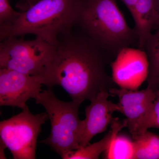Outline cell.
I'll return each instance as SVG.
<instances>
[{"label":"cell","instance_id":"obj_1","mask_svg":"<svg viewBox=\"0 0 159 159\" xmlns=\"http://www.w3.org/2000/svg\"><path fill=\"white\" fill-rule=\"evenodd\" d=\"M54 57L38 77L48 89L59 85L72 100L92 101L116 87L107 67L115 58L81 32L61 34Z\"/></svg>","mask_w":159,"mask_h":159},{"label":"cell","instance_id":"obj_2","mask_svg":"<svg viewBox=\"0 0 159 159\" xmlns=\"http://www.w3.org/2000/svg\"><path fill=\"white\" fill-rule=\"evenodd\" d=\"M80 32L115 58L124 48L139 44L116 0H81L77 21Z\"/></svg>","mask_w":159,"mask_h":159},{"label":"cell","instance_id":"obj_3","mask_svg":"<svg viewBox=\"0 0 159 159\" xmlns=\"http://www.w3.org/2000/svg\"><path fill=\"white\" fill-rule=\"evenodd\" d=\"M81 0H40L11 24L0 25L1 41L33 34L55 47L76 25Z\"/></svg>","mask_w":159,"mask_h":159},{"label":"cell","instance_id":"obj_4","mask_svg":"<svg viewBox=\"0 0 159 159\" xmlns=\"http://www.w3.org/2000/svg\"><path fill=\"white\" fill-rule=\"evenodd\" d=\"M35 99L45 109L51 124L50 136L40 143L49 145L62 158L69 152L78 149L84 129V120L79 117L83 101L60 100L51 89L42 91Z\"/></svg>","mask_w":159,"mask_h":159},{"label":"cell","instance_id":"obj_5","mask_svg":"<svg viewBox=\"0 0 159 159\" xmlns=\"http://www.w3.org/2000/svg\"><path fill=\"white\" fill-rule=\"evenodd\" d=\"M56 47L42 38L10 37L0 43V68L40 77L51 61Z\"/></svg>","mask_w":159,"mask_h":159},{"label":"cell","instance_id":"obj_6","mask_svg":"<svg viewBox=\"0 0 159 159\" xmlns=\"http://www.w3.org/2000/svg\"><path fill=\"white\" fill-rule=\"evenodd\" d=\"M22 111L0 122L1 141L14 159H35L37 138L49 119L45 112L34 115L28 106Z\"/></svg>","mask_w":159,"mask_h":159},{"label":"cell","instance_id":"obj_7","mask_svg":"<svg viewBox=\"0 0 159 159\" xmlns=\"http://www.w3.org/2000/svg\"><path fill=\"white\" fill-rule=\"evenodd\" d=\"M109 93L119 99V112L126 117L133 140L148 130L156 97L153 91L148 88L137 91L116 87Z\"/></svg>","mask_w":159,"mask_h":159},{"label":"cell","instance_id":"obj_8","mask_svg":"<svg viewBox=\"0 0 159 159\" xmlns=\"http://www.w3.org/2000/svg\"><path fill=\"white\" fill-rule=\"evenodd\" d=\"M110 66L112 77L120 88L137 90L147 80L149 61L144 50L127 47L119 51Z\"/></svg>","mask_w":159,"mask_h":159},{"label":"cell","instance_id":"obj_9","mask_svg":"<svg viewBox=\"0 0 159 159\" xmlns=\"http://www.w3.org/2000/svg\"><path fill=\"white\" fill-rule=\"evenodd\" d=\"M42 85L36 76L0 68V106L23 109L42 91Z\"/></svg>","mask_w":159,"mask_h":159},{"label":"cell","instance_id":"obj_10","mask_svg":"<svg viewBox=\"0 0 159 159\" xmlns=\"http://www.w3.org/2000/svg\"><path fill=\"white\" fill-rule=\"evenodd\" d=\"M110 95L107 91L100 92L90 101V105L86 107L84 129L80 147L89 145L96 135L105 131L114 119L113 114L119 111L118 103L108 100Z\"/></svg>","mask_w":159,"mask_h":159},{"label":"cell","instance_id":"obj_11","mask_svg":"<svg viewBox=\"0 0 159 159\" xmlns=\"http://www.w3.org/2000/svg\"><path fill=\"white\" fill-rule=\"evenodd\" d=\"M130 11L139 38L138 48L143 50L154 29L159 27V16L154 0H119Z\"/></svg>","mask_w":159,"mask_h":159},{"label":"cell","instance_id":"obj_12","mask_svg":"<svg viewBox=\"0 0 159 159\" xmlns=\"http://www.w3.org/2000/svg\"><path fill=\"white\" fill-rule=\"evenodd\" d=\"M127 127V120L122 122L118 118H114L111 123V129L99 142L89 144L84 147H79L76 150L71 151L63 157L64 159H97L100 155L109 147L114 137L122 128Z\"/></svg>","mask_w":159,"mask_h":159},{"label":"cell","instance_id":"obj_13","mask_svg":"<svg viewBox=\"0 0 159 159\" xmlns=\"http://www.w3.org/2000/svg\"><path fill=\"white\" fill-rule=\"evenodd\" d=\"M143 50L149 61L147 88L154 91L159 80V29L147 40Z\"/></svg>","mask_w":159,"mask_h":159},{"label":"cell","instance_id":"obj_14","mask_svg":"<svg viewBox=\"0 0 159 159\" xmlns=\"http://www.w3.org/2000/svg\"><path fill=\"white\" fill-rule=\"evenodd\" d=\"M134 159H159V136L148 131L134 139Z\"/></svg>","mask_w":159,"mask_h":159},{"label":"cell","instance_id":"obj_15","mask_svg":"<svg viewBox=\"0 0 159 159\" xmlns=\"http://www.w3.org/2000/svg\"><path fill=\"white\" fill-rule=\"evenodd\" d=\"M103 153L104 159H134L133 140L127 136L118 133Z\"/></svg>","mask_w":159,"mask_h":159},{"label":"cell","instance_id":"obj_16","mask_svg":"<svg viewBox=\"0 0 159 159\" xmlns=\"http://www.w3.org/2000/svg\"><path fill=\"white\" fill-rule=\"evenodd\" d=\"M20 14L12 9L9 0H0V25L14 22Z\"/></svg>","mask_w":159,"mask_h":159},{"label":"cell","instance_id":"obj_17","mask_svg":"<svg viewBox=\"0 0 159 159\" xmlns=\"http://www.w3.org/2000/svg\"><path fill=\"white\" fill-rule=\"evenodd\" d=\"M156 97L149 122V128H159V88L154 91Z\"/></svg>","mask_w":159,"mask_h":159},{"label":"cell","instance_id":"obj_18","mask_svg":"<svg viewBox=\"0 0 159 159\" xmlns=\"http://www.w3.org/2000/svg\"><path fill=\"white\" fill-rule=\"evenodd\" d=\"M40 0H18L16 6L21 11H26L31 6L36 4Z\"/></svg>","mask_w":159,"mask_h":159},{"label":"cell","instance_id":"obj_19","mask_svg":"<svg viewBox=\"0 0 159 159\" xmlns=\"http://www.w3.org/2000/svg\"><path fill=\"white\" fill-rule=\"evenodd\" d=\"M6 147L5 144L3 142L1 141V159H6V156H5V153H4V150Z\"/></svg>","mask_w":159,"mask_h":159},{"label":"cell","instance_id":"obj_20","mask_svg":"<svg viewBox=\"0 0 159 159\" xmlns=\"http://www.w3.org/2000/svg\"><path fill=\"white\" fill-rule=\"evenodd\" d=\"M156 8L157 11L159 16V0H154ZM158 29H159V27Z\"/></svg>","mask_w":159,"mask_h":159},{"label":"cell","instance_id":"obj_21","mask_svg":"<svg viewBox=\"0 0 159 159\" xmlns=\"http://www.w3.org/2000/svg\"><path fill=\"white\" fill-rule=\"evenodd\" d=\"M159 88V80L156 86L155 89L154 90V92L157 89H158Z\"/></svg>","mask_w":159,"mask_h":159}]
</instances>
